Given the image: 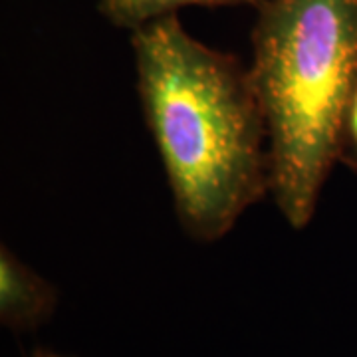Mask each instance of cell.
Here are the masks:
<instances>
[{"label":"cell","mask_w":357,"mask_h":357,"mask_svg":"<svg viewBox=\"0 0 357 357\" xmlns=\"http://www.w3.org/2000/svg\"><path fill=\"white\" fill-rule=\"evenodd\" d=\"M143 117L183 230L227 236L270 195V141L250 70L167 14L131 30Z\"/></svg>","instance_id":"cell-1"},{"label":"cell","mask_w":357,"mask_h":357,"mask_svg":"<svg viewBox=\"0 0 357 357\" xmlns=\"http://www.w3.org/2000/svg\"><path fill=\"white\" fill-rule=\"evenodd\" d=\"M248 70L266 117L270 197L306 229L357 93V0H258Z\"/></svg>","instance_id":"cell-2"},{"label":"cell","mask_w":357,"mask_h":357,"mask_svg":"<svg viewBox=\"0 0 357 357\" xmlns=\"http://www.w3.org/2000/svg\"><path fill=\"white\" fill-rule=\"evenodd\" d=\"M56 290L2 246L0 250V318L13 330H32L50 318Z\"/></svg>","instance_id":"cell-3"},{"label":"cell","mask_w":357,"mask_h":357,"mask_svg":"<svg viewBox=\"0 0 357 357\" xmlns=\"http://www.w3.org/2000/svg\"><path fill=\"white\" fill-rule=\"evenodd\" d=\"M236 4L256 6L258 0H100L98 8L107 22L133 30L155 18L177 14V10L187 6H236Z\"/></svg>","instance_id":"cell-4"},{"label":"cell","mask_w":357,"mask_h":357,"mask_svg":"<svg viewBox=\"0 0 357 357\" xmlns=\"http://www.w3.org/2000/svg\"><path fill=\"white\" fill-rule=\"evenodd\" d=\"M32 357H60V356H56V354H50V351H44V349H38L36 354Z\"/></svg>","instance_id":"cell-6"},{"label":"cell","mask_w":357,"mask_h":357,"mask_svg":"<svg viewBox=\"0 0 357 357\" xmlns=\"http://www.w3.org/2000/svg\"><path fill=\"white\" fill-rule=\"evenodd\" d=\"M340 161L345 165L357 167V93L351 102L347 121H345L344 131V147H342V157Z\"/></svg>","instance_id":"cell-5"}]
</instances>
